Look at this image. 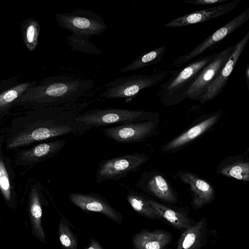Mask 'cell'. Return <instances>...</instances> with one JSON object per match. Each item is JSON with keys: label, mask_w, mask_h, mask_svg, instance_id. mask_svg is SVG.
<instances>
[{"label": "cell", "mask_w": 249, "mask_h": 249, "mask_svg": "<svg viewBox=\"0 0 249 249\" xmlns=\"http://www.w3.org/2000/svg\"><path fill=\"white\" fill-rule=\"evenodd\" d=\"M94 100L27 109L10 123L5 138L7 150H19L30 145L65 135L79 137L92 127L75 120Z\"/></svg>", "instance_id": "1"}, {"label": "cell", "mask_w": 249, "mask_h": 249, "mask_svg": "<svg viewBox=\"0 0 249 249\" xmlns=\"http://www.w3.org/2000/svg\"><path fill=\"white\" fill-rule=\"evenodd\" d=\"M94 86L90 79L67 75L45 77L28 89L15 102L14 107L32 109L79 102Z\"/></svg>", "instance_id": "2"}, {"label": "cell", "mask_w": 249, "mask_h": 249, "mask_svg": "<svg viewBox=\"0 0 249 249\" xmlns=\"http://www.w3.org/2000/svg\"><path fill=\"white\" fill-rule=\"evenodd\" d=\"M216 55H207L172 71L171 76L160 88L159 97L162 103L166 106H171L186 99L187 91L200 72Z\"/></svg>", "instance_id": "3"}, {"label": "cell", "mask_w": 249, "mask_h": 249, "mask_svg": "<svg viewBox=\"0 0 249 249\" xmlns=\"http://www.w3.org/2000/svg\"><path fill=\"white\" fill-rule=\"evenodd\" d=\"M158 112L141 110L120 108H94L81 113L75 118L78 122L91 126L100 127L114 124L130 123L159 119Z\"/></svg>", "instance_id": "4"}, {"label": "cell", "mask_w": 249, "mask_h": 249, "mask_svg": "<svg viewBox=\"0 0 249 249\" xmlns=\"http://www.w3.org/2000/svg\"><path fill=\"white\" fill-rule=\"evenodd\" d=\"M55 18L58 26L72 33L69 36L72 38L89 39L108 28L100 15L89 10L77 9L58 13Z\"/></svg>", "instance_id": "5"}, {"label": "cell", "mask_w": 249, "mask_h": 249, "mask_svg": "<svg viewBox=\"0 0 249 249\" xmlns=\"http://www.w3.org/2000/svg\"><path fill=\"white\" fill-rule=\"evenodd\" d=\"M172 71L164 70L151 74H136L120 77L106 85V89L100 98H128L141 90L154 86L166 78Z\"/></svg>", "instance_id": "6"}, {"label": "cell", "mask_w": 249, "mask_h": 249, "mask_svg": "<svg viewBox=\"0 0 249 249\" xmlns=\"http://www.w3.org/2000/svg\"><path fill=\"white\" fill-rule=\"evenodd\" d=\"M148 160L144 154H126L120 157L104 159L98 164L95 174L96 183L123 178L142 166Z\"/></svg>", "instance_id": "7"}, {"label": "cell", "mask_w": 249, "mask_h": 249, "mask_svg": "<svg viewBox=\"0 0 249 249\" xmlns=\"http://www.w3.org/2000/svg\"><path fill=\"white\" fill-rule=\"evenodd\" d=\"M25 192L28 195V213L33 235L40 242L46 244V236L42 223L43 206L48 205L40 182L33 178L28 180Z\"/></svg>", "instance_id": "8"}, {"label": "cell", "mask_w": 249, "mask_h": 249, "mask_svg": "<svg viewBox=\"0 0 249 249\" xmlns=\"http://www.w3.org/2000/svg\"><path fill=\"white\" fill-rule=\"evenodd\" d=\"M66 143V139L54 140L42 142L30 148L19 150L15 154L14 164L16 166L26 168L21 173L22 176L33 166L58 154Z\"/></svg>", "instance_id": "9"}, {"label": "cell", "mask_w": 249, "mask_h": 249, "mask_svg": "<svg viewBox=\"0 0 249 249\" xmlns=\"http://www.w3.org/2000/svg\"><path fill=\"white\" fill-rule=\"evenodd\" d=\"M159 119L122 124L101 129L104 135L118 143L142 142L151 137Z\"/></svg>", "instance_id": "10"}, {"label": "cell", "mask_w": 249, "mask_h": 249, "mask_svg": "<svg viewBox=\"0 0 249 249\" xmlns=\"http://www.w3.org/2000/svg\"><path fill=\"white\" fill-rule=\"evenodd\" d=\"M249 19V8L234 18L225 25L217 30L188 53L179 56L172 62L173 66L182 67L208 49L217 44L241 27Z\"/></svg>", "instance_id": "11"}, {"label": "cell", "mask_w": 249, "mask_h": 249, "mask_svg": "<svg viewBox=\"0 0 249 249\" xmlns=\"http://www.w3.org/2000/svg\"><path fill=\"white\" fill-rule=\"evenodd\" d=\"M235 48L229 46L219 53L200 72L186 94V98L198 100L221 71Z\"/></svg>", "instance_id": "12"}, {"label": "cell", "mask_w": 249, "mask_h": 249, "mask_svg": "<svg viewBox=\"0 0 249 249\" xmlns=\"http://www.w3.org/2000/svg\"><path fill=\"white\" fill-rule=\"evenodd\" d=\"M5 138L6 135L0 136V189L7 206L16 209L22 200L17 191L14 162L2 150V143L5 142Z\"/></svg>", "instance_id": "13"}, {"label": "cell", "mask_w": 249, "mask_h": 249, "mask_svg": "<svg viewBox=\"0 0 249 249\" xmlns=\"http://www.w3.org/2000/svg\"><path fill=\"white\" fill-rule=\"evenodd\" d=\"M69 198L73 205L83 211L99 213L117 223L122 222L121 214L104 197L97 193L73 192L69 194Z\"/></svg>", "instance_id": "14"}, {"label": "cell", "mask_w": 249, "mask_h": 249, "mask_svg": "<svg viewBox=\"0 0 249 249\" xmlns=\"http://www.w3.org/2000/svg\"><path fill=\"white\" fill-rule=\"evenodd\" d=\"M249 41V31L235 45L234 50L221 71L198 100L201 102L208 101L215 98L222 91Z\"/></svg>", "instance_id": "15"}, {"label": "cell", "mask_w": 249, "mask_h": 249, "mask_svg": "<svg viewBox=\"0 0 249 249\" xmlns=\"http://www.w3.org/2000/svg\"><path fill=\"white\" fill-rule=\"evenodd\" d=\"M141 186L159 199L170 203L177 201L169 182L160 173L156 170L146 173L141 180Z\"/></svg>", "instance_id": "16"}, {"label": "cell", "mask_w": 249, "mask_h": 249, "mask_svg": "<svg viewBox=\"0 0 249 249\" xmlns=\"http://www.w3.org/2000/svg\"><path fill=\"white\" fill-rule=\"evenodd\" d=\"M178 176L190 186L193 193L192 203L194 207H199L210 200L213 190L208 182L190 172L179 171Z\"/></svg>", "instance_id": "17"}, {"label": "cell", "mask_w": 249, "mask_h": 249, "mask_svg": "<svg viewBox=\"0 0 249 249\" xmlns=\"http://www.w3.org/2000/svg\"><path fill=\"white\" fill-rule=\"evenodd\" d=\"M218 118L217 115L211 116L191 127L180 135L162 146L164 152L177 151L186 145L211 127Z\"/></svg>", "instance_id": "18"}, {"label": "cell", "mask_w": 249, "mask_h": 249, "mask_svg": "<svg viewBox=\"0 0 249 249\" xmlns=\"http://www.w3.org/2000/svg\"><path fill=\"white\" fill-rule=\"evenodd\" d=\"M171 235L167 231H142L133 239L136 249H163L171 241Z\"/></svg>", "instance_id": "19"}, {"label": "cell", "mask_w": 249, "mask_h": 249, "mask_svg": "<svg viewBox=\"0 0 249 249\" xmlns=\"http://www.w3.org/2000/svg\"><path fill=\"white\" fill-rule=\"evenodd\" d=\"M36 81H27L16 85L0 94V122L8 115L16 100L28 89L34 87Z\"/></svg>", "instance_id": "20"}, {"label": "cell", "mask_w": 249, "mask_h": 249, "mask_svg": "<svg viewBox=\"0 0 249 249\" xmlns=\"http://www.w3.org/2000/svg\"><path fill=\"white\" fill-rule=\"evenodd\" d=\"M147 200L160 216L175 228L184 231L191 226L189 219L185 213L170 208L153 199H147Z\"/></svg>", "instance_id": "21"}, {"label": "cell", "mask_w": 249, "mask_h": 249, "mask_svg": "<svg viewBox=\"0 0 249 249\" xmlns=\"http://www.w3.org/2000/svg\"><path fill=\"white\" fill-rule=\"evenodd\" d=\"M19 29L23 42L27 49L30 52H34L38 43L40 32L39 23L34 18H26L20 23Z\"/></svg>", "instance_id": "22"}, {"label": "cell", "mask_w": 249, "mask_h": 249, "mask_svg": "<svg viewBox=\"0 0 249 249\" xmlns=\"http://www.w3.org/2000/svg\"><path fill=\"white\" fill-rule=\"evenodd\" d=\"M166 51L164 45L157 47L148 53L143 54L135 59L121 70V72L136 71L144 67L156 64L161 61Z\"/></svg>", "instance_id": "23"}, {"label": "cell", "mask_w": 249, "mask_h": 249, "mask_svg": "<svg viewBox=\"0 0 249 249\" xmlns=\"http://www.w3.org/2000/svg\"><path fill=\"white\" fill-rule=\"evenodd\" d=\"M129 204L139 214L150 220L160 219L161 217L148 202L147 199L140 195L130 192L127 196Z\"/></svg>", "instance_id": "24"}, {"label": "cell", "mask_w": 249, "mask_h": 249, "mask_svg": "<svg viewBox=\"0 0 249 249\" xmlns=\"http://www.w3.org/2000/svg\"><path fill=\"white\" fill-rule=\"evenodd\" d=\"M70 225L71 223L64 217L60 218L57 236L62 249H78V238L72 231Z\"/></svg>", "instance_id": "25"}, {"label": "cell", "mask_w": 249, "mask_h": 249, "mask_svg": "<svg viewBox=\"0 0 249 249\" xmlns=\"http://www.w3.org/2000/svg\"><path fill=\"white\" fill-rule=\"evenodd\" d=\"M200 225L191 226L183 231L176 249H196L199 239Z\"/></svg>", "instance_id": "26"}, {"label": "cell", "mask_w": 249, "mask_h": 249, "mask_svg": "<svg viewBox=\"0 0 249 249\" xmlns=\"http://www.w3.org/2000/svg\"><path fill=\"white\" fill-rule=\"evenodd\" d=\"M219 172L227 177L249 181V162L230 164L222 168Z\"/></svg>", "instance_id": "27"}, {"label": "cell", "mask_w": 249, "mask_h": 249, "mask_svg": "<svg viewBox=\"0 0 249 249\" xmlns=\"http://www.w3.org/2000/svg\"><path fill=\"white\" fill-rule=\"evenodd\" d=\"M68 44L75 50L82 52L102 54V51L93 43L89 42V39H76L67 37Z\"/></svg>", "instance_id": "28"}, {"label": "cell", "mask_w": 249, "mask_h": 249, "mask_svg": "<svg viewBox=\"0 0 249 249\" xmlns=\"http://www.w3.org/2000/svg\"><path fill=\"white\" fill-rule=\"evenodd\" d=\"M227 0H185L184 2L192 4L208 5L222 3Z\"/></svg>", "instance_id": "29"}, {"label": "cell", "mask_w": 249, "mask_h": 249, "mask_svg": "<svg viewBox=\"0 0 249 249\" xmlns=\"http://www.w3.org/2000/svg\"><path fill=\"white\" fill-rule=\"evenodd\" d=\"M17 79V77H14L1 81L0 84V93L18 84Z\"/></svg>", "instance_id": "30"}, {"label": "cell", "mask_w": 249, "mask_h": 249, "mask_svg": "<svg viewBox=\"0 0 249 249\" xmlns=\"http://www.w3.org/2000/svg\"><path fill=\"white\" fill-rule=\"evenodd\" d=\"M84 249H104L101 245L95 238H90L88 246Z\"/></svg>", "instance_id": "31"}]
</instances>
